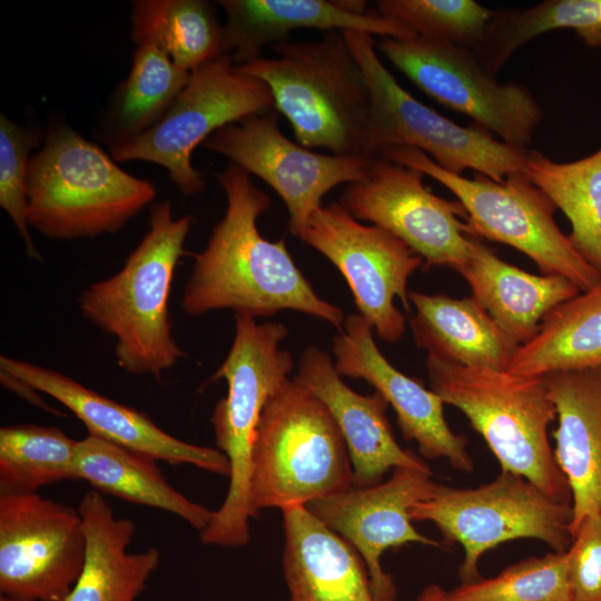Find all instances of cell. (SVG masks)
Instances as JSON below:
<instances>
[{
  "instance_id": "cell-1",
  "label": "cell",
  "mask_w": 601,
  "mask_h": 601,
  "mask_svg": "<svg viewBox=\"0 0 601 601\" xmlns=\"http://www.w3.org/2000/svg\"><path fill=\"white\" fill-rule=\"evenodd\" d=\"M215 177L226 195L225 215L206 247L194 255L181 309L190 316L230 309L254 318L296 311L341 332L343 311L315 293L285 239L272 242L259 233L257 219L269 208V196L236 164L229 162Z\"/></svg>"
},
{
  "instance_id": "cell-2",
  "label": "cell",
  "mask_w": 601,
  "mask_h": 601,
  "mask_svg": "<svg viewBox=\"0 0 601 601\" xmlns=\"http://www.w3.org/2000/svg\"><path fill=\"white\" fill-rule=\"evenodd\" d=\"M191 224L189 215L174 217L169 200L157 203L148 231L122 267L78 296L82 317L115 337L117 364L129 374L160 380L185 356L173 335L168 302Z\"/></svg>"
},
{
  "instance_id": "cell-3",
  "label": "cell",
  "mask_w": 601,
  "mask_h": 601,
  "mask_svg": "<svg viewBox=\"0 0 601 601\" xmlns=\"http://www.w3.org/2000/svg\"><path fill=\"white\" fill-rule=\"evenodd\" d=\"M270 49L275 58L260 57L235 68L267 85L275 110L288 120L296 141L339 156H371V95L343 32L326 31L321 40H288Z\"/></svg>"
},
{
  "instance_id": "cell-4",
  "label": "cell",
  "mask_w": 601,
  "mask_h": 601,
  "mask_svg": "<svg viewBox=\"0 0 601 601\" xmlns=\"http://www.w3.org/2000/svg\"><path fill=\"white\" fill-rule=\"evenodd\" d=\"M157 195L111 155L55 121L28 170V224L51 239L95 238L121 229Z\"/></svg>"
},
{
  "instance_id": "cell-5",
  "label": "cell",
  "mask_w": 601,
  "mask_h": 601,
  "mask_svg": "<svg viewBox=\"0 0 601 601\" xmlns=\"http://www.w3.org/2000/svg\"><path fill=\"white\" fill-rule=\"evenodd\" d=\"M426 368L431 390L466 416L501 471L519 474L551 499L572 504L549 441L556 411L544 376L469 367L432 355Z\"/></svg>"
},
{
  "instance_id": "cell-6",
  "label": "cell",
  "mask_w": 601,
  "mask_h": 601,
  "mask_svg": "<svg viewBox=\"0 0 601 601\" xmlns=\"http://www.w3.org/2000/svg\"><path fill=\"white\" fill-rule=\"evenodd\" d=\"M353 485L343 435L325 404L287 378L268 398L255 434L250 516L264 509L307 505Z\"/></svg>"
},
{
  "instance_id": "cell-7",
  "label": "cell",
  "mask_w": 601,
  "mask_h": 601,
  "mask_svg": "<svg viewBox=\"0 0 601 601\" xmlns=\"http://www.w3.org/2000/svg\"><path fill=\"white\" fill-rule=\"evenodd\" d=\"M287 334L284 324H259L254 317L235 314L231 347L211 377L228 385L210 422L216 445L230 465L229 486L224 503L200 531L204 544L236 548L249 541L252 449L268 398L289 378L294 366L292 354L280 347Z\"/></svg>"
},
{
  "instance_id": "cell-8",
  "label": "cell",
  "mask_w": 601,
  "mask_h": 601,
  "mask_svg": "<svg viewBox=\"0 0 601 601\" xmlns=\"http://www.w3.org/2000/svg\"><path fill=\"white\" fill-rule=\"evenodd\" d=\"M383 157L414 168L446 187L464 207L471 236L506 244L530 257L544 275H560L585 292L601 282V273L575 250L554 219L555 205L523 171L496 181L450 173L423 151L387 146Z\"/></svg>"
},
{
  "instance_id": "cell-9",
  "label": "cell",
  "mask_w": 601,
  "mask_h": 601,
  "mask_svg": "<svg viewBox=\"0 0 601 601\" xmlns=\"http://www.w3.org/2000/svg\"><path fill=\"white\" fill-rule=\"evenodd\" d=\"M410 518L434 523L444 545H462V583L481 579L482 555L502 543L535 539L564 552L572 541V504L551 499L529 480L508 471L477 487L436 484L427 499L410 509Z\"/></svg>"
},
{
  "instance_id": "cell-10",
  "label": "cell",
  "mask_w": 601,
  "mask_h": 601,
  "mask_svg": "<svg viewBox=\"0 0 601 601\" xmlns=\"http://www.w3.org/2000/svg\"><path fill=\"white\" fill-rule=\"evenodd\" d=\"M361 66L371 95L366 148L371 156L387 146H408L443 169L462 175L472 169L496 181L523 171L528 148H516L479 126H460L415 99L387 70L373 36L342 31Z\"/></svg>"
},
{
  "instance_id": "cell-11",
  "label": "cell",
  "mask_w": 601,
  "mask_h": 601,
  "mask_svg": "<svg viewBox=\"0 0 601 601\" xmlns=\"http://www.w3.org/2000/svg\"><path fill=\"white\" fill-rule=\"evenodd\" d=\"M272 110L274 99L267 85L237 71L231 57L223 53L190 71L187 85L160 121L110 149V155L117 162L159 165L184 195H196L204 190V179L191 162L195 148L227 125Z\"/></svg>"
},
{
  "instance_id": "cell-12",
  "label": "cell",
  "mask_w": 601,
  "mask_h": 601,
  "mask_svg": "<svg viewBox=\"0 0 601 601\" xmlns=\"http://www.w3.org/2000/svg\"><path fill=\"white\" fill-rule=\"evenodd\" d=\"M378 49L428 97L513 147L526 148L542 121V108L530 90L500 82L473 49L418 36L384 37Z\"/></svg>"
},
{
  "instance_id": "cell-13",
  "label": "cell",
  "mask_w": 601,
  "mask_h": 601,
  "mask_svg": "<svg viewBox=\"0 0 601 601\" xmlns=\"http://www.w3.org/2000/svg\"><path fill=\"white\" fill-rule=\"evenodd\" d=\"M302 240L324 255L345 278L358 314L390 343L405 331L398 297L410 311L407 282L423 259L390 231L364 225L339 201L311 216Z\"/></svg>"
},
{
  "instance_id": "cell-14",
  "label": "cell",
  "mask_w": 601,
  "mask_h": 601,
  "mask_svg": "<svg viewBox=\"0 0 601 601\" xmlns=\"http://www.w3.org/2000/svg\"><path fill=\"white\" fill-rule=\"evenodd\" d=\"M80 512L38 493L0 494V592L17 601H66L82 570Z\"/></svg>"
},
{
  "instance_id": "cell-15",
  "label": "cell",
  "mask_w": 601,
  "mask_h": 601,
  "mask_svg": "<svg viewBox=\"0 0 601 601\" xmlns=\"http://www.w3.org/2000/svg\"><path fill=\"white\" fill-rule=\"evenodd\" d=\"M278 112L227 125L203 146L270 186L288 211L289 231L302 239L323 197L342 184L361 180L375 156L319 154L293 141L278 126Z\"/></svg>"
},
{
  "instance_id": "cell-16",
  "label": "cell",
  "mask_w": 601,
  "mask_h": 601,
  "mask_svg": "<svg viewBox=\"0 0 601 601\" xmlns=\"http://www.w3.org/2000/svg\"><path fill=\"white\" fill-rule=\"evenodd\" d=\"M423 176L377 154L365 176L346 186L339 203L356 219L396 236L426 267L447 266L457 272L471 252L467 214L459 200L432 193Z\"/></svg>"
},
{
  "instance_id": "cell-17",
  "label": "cell",
  "mask_w": 601,
  "mask_h": 601,
  "mask_svg": "<svg viewBox=\"0 0 601 601\" xmlns=\"http://www.w3.org/2000/svg\"><path fill=\"white\" fill-rule=\"evenodd\" d=\"M432 476L431 469L397 467L386 481L365 487L352 485L306 505L314 516L359 553L378 601L396 598L394 579L381 564L387 549L408 543L444 546L420 533L410 518V509L435 490L437 483Z\"/></svg>"
},
{
  "instance_id": "cell-18",
  "label": "cell",
  "mask_w": 601,
  "mask_h": 601,
  "mask_svg": "<svg viewBox=\"0 0 601 601\" xmlns=\"http://www.w3.org/2000/svg\"><path fill=\"white\" fill-rule=\"evenodd\" d=\"M372 331L359 314L345 317L343 329L333 338L337 373L371 384L395 411L403 437L414 441L423 456L445 459L453 469L472 472L467 440L450 428L442 398L396 370L378 349Z\"/></svg>"
},
{
  "instance_id": "cell-19",
  "label": "cell",
  "mask_w": 601,
  "mask_h": 601,
  "mask_svg": "<svg viewBox=\"0 0 601 601\" xmlns=\"http://www.w3.org/2000/svg\"><path fill=\"white\" fill-rule=\"evenodd\" d=\"M1 374L33 391L42 392L71 411L90 435L145 453L170 464H189L220 474H230L226 455L219 450L181 441L161 430L145 413L108 398L60 372L32 363L0 356Z\"/></svg>"
},
{
  "instance_id": "cell-20",
  "label": "cell",
  "mask_w": 601,
  "mask_h": 601,
  "mask_svg": "<svg viewBox=\"0 0 601 601\" xmlns=\"http://www.w3.org/2000/svg\"><path fill=\"white\" fill-rule=\"evenodd\" d=\"M295 378L325 404L335 420L348 450L354 486L377 484L397 467L430 469L396 442L386 417L387 401L377 392L362 395L352 390L327 353L307 347Z\"/></svg>"
},
{
  "instance_id": "cell-21",
  "label": "cell",
  "mask_w": 601,
  "mask_h": 601,
  "mask_svg": "<svg viewBox=\"0 0 601 601\" xmlns=\"http://www.w3.org/2000/svg\"><path fill=\"white\" fill-rule=\"evenodd\" d=\"M217 4L226 16L223 52L236 66L260 58L264 47L288 41L299 29L354 30L382 38L415 36L376 9L358 14L338 0H219Z\"/></svg>"
},
{
  "instance_id": "cell-22",
  "label": "cell",
  "mask_w": 601,
  "mask_h": 601,
  "mask_svg": "<svg viewBox=\"0 0 601 601\" xmlns=\"http://www.w3.org/2000/svg\"><path fill=\"white\" fill-rule=\"evenodd\" d=\"M544 378L558 416L553 454L572 493V535L585 516L601 514V367Z\"/></svg>"
},
{
  "instance_id": "cell-23",
  "label": "cell",
  "mask_w": 601,
  "mask_h": 601,
  "mask_svg": "<svg viewBox=\"0 0 601 601\" xmlns=\"http://www.w3.org/2000/svg\"><path fill=\"white\" fill-rule=\"evenodd\" d=\"M283 570L289 601H378L365 562L355 548L329 530L306 505L280 510Z\"/></svg>"
},
{
  "instance_id": "cell-24",
  "label": "cell",
  "mask_w": 601,
  "mask_h": 601,
  "mask_svg": "<svg viewBox=\"0 0 601 601\" xmlns=\"http://www.w3.org/2000/svg\"><path fill=\"white\" fill-rule=\"evenodd\" d=\"M474 297L518 346L529 342L545 316L581 290L560 275H534L502 260L481 238L457 270Z\"/></svg>"
},
{
  "instance_id": "cell-25",
  "label": "cell",
  "mask_w": 601,
  "mask_h": 601,
  "mask_svg": "<svg viewBox=\"0 0 601 601\" xmlns=\"http://www.w3.org/2000/svg\"><path fill=\"white\" fill-rule=\"evenodd\" d=\"M78 510L86 535L82 570L66 601H136L160 563V552L149 548L129 552L136 525L118 518L102 494L88 491Z\"/></svg>"
},
{
  "instance_id": "cell-26",
  "label": "cell",
  "mask_w": 601,
  "mask_h": 601,
  "mask_svg": "<svg viewBox=\"0 0 601 601\" xmlns=\"http://www.w3.org/2000/svg\"><path fill=\"white\" fill-rule=\"evenodd\" d=\"M417 346L427 355L469 367L508 371L519 348L474 297L408 292Z\"/></svg>"
},
{
  "instance_id": "cell-27",
  "label": "cell",
  "mask_w": 601,
  "mask_h": 601,
  "mask_svg": "<svg viewBox=\"0 0 601 601\" xmlns=\"http://www.w3.org/2000/svg\"><path fill=\"white\" fill-rule=\"evenodd\" d=\"M156 462L150 455L95 435L77 441L78 480L87 481L101 494L175 514L203 531L214 511L174 489Z\"/></svg>"
},
{
  "instance_id": "cell-28",
  "label": "cell",
  "mask_w": 601,
  "mask_h": 601,
  "mask_svg": "<svg viewBox=\"0 0 601 601\" xmlns=\"http://www.w3.org/2000/svg\"><path fill=\"white\" fill-rule=\"evenodd\" d=\"M594 367H601V282L553 308L519 346L508 372L541 377Z\"/></svg>"
},
{
  "instance_id": "cell-29",
  "label": "cell",
  "mask_w": 601,
  "mask_h": 601,
  "mask_svg": "<svg viewBox=\"0 0 601 601\" xmlns=\"http://www.w3.org/2000/svg\"><path fill=\"white\" fill-rule=\"evenodd\" d=\"M189 77L156 45H137L130 72L105 107L96 137L112 149L140 136L161 120Z\"/></svg>"
},
{
  "instance_id": "cell-30",
  "label": "cell",
  "mask_w": 601,
  "mask_h": 601,
  "mask_svg": "<svg viewBox=\"0 0 601 601\" xmlns=\"http://www.w3.org/2000/svg\"><path fill=\"white\" fill-rule=\"evenodd\" d=\"M523 174L566 216L571 244L601 273V146L569 162L530 149Z\"/></svg>"
},
{
  "instance_id": "cell-31",
  "label": "cell",
  "mask_w": 601,
  "mask_h": 601,
  "mask_svg": "<svg viewBox=\"0 0 601 601\" xmlns=\"http://www.w3.org/2000/svg\"><path fill=\"white\" fill-rule=\"evenodd\" d=\"M130 36L136 45L154 43L187 71L223 55V24L205 0H136Z\"/></svg>"
},
{
  "instance_id": "cell-32",
  "label": "cell",
  "mask_w": 601,
  "mask_h": 601,
  "mask_svg": "<svg viewBox=\"0 0 601 601\" xmlns=\"http://www.w3.org/2000/svg\"><path fill=\"white\" fill-rule=\"evenodd\" d=\"M556 29H572L587 46L601 48V0H545L525 9L493 11L474 51L497 75L523 45Z\"/></svg>"
},
{
  "instance_id": "cell-33",
  "label": "cell",
  "mask_w": 601,
  "mask_h": 601,
  "mask_svg": "<svg viewBox=\"0 0 601 601\" xmlns=\"http://www.w3.org/2000/svg\"><path fill=\"white\" fill-rule=\"evenodd\" d=\"M77 441L55 426L12 424L0 428V494L37 493L63 480L78 481Z\"/></svg>"
},
{
  "instance_id": "cell-34",
  "label": "cell",
  "mask_w": 601,
  "mask_h": 601,
  "mask_svg": "<svg viewBox=\"0 0 601 601\" xmlns=\"http://www.w3.org/2000/svg\"><path fill=\"white\" fill-rule=\"evenodd\" d=\"M446 601H572L566 551L521 560L493 578L462 583Z\"/></svg>"
},
{
  "instance_id": "cell-35",
  "label": "cell",
  "mask_w": 601,
  "mask_h": 601,
  "mask_svg": "<svg viewBox=\"0 0 601 601\" xmlns=\"http://www.w3.org/2000/svg\"><path fill=\"white\" fill-rule=\"evenodd\" d=\"M375 9L415 36L473 50L493 16L474 0H377Z\"/></svg>"
},
{
  "instance_id": "cell-36",
  "label": "cell",
  "mask_w": 601,
  "mask_h": 601,
  "mask_svg": "<svg viewBox=\"0 0 601 601\" xmlns=\"http://www.w3.org/2000/svg\"><path fill=\"white\" fill-rule=\"evenodd\" d=\"M42 138L39 130L0 114V206L17 228L27 255L37 260L42 257L29 233L28 170L30 151Z\"/></svg>"
},
{
  "instance_id": "cell-37",
  "label": "cell",
  "mask_w": 601,
  "mask_h": 601,
  "mask_svg": "<svg viewBox=\"0 0 601 601\" xmlns=\"http://www.w3.org/2000/svg\"><path fill=\"white\" fill-rule=\"evenodd\" d=\"M572 601H601V514L585 516L566 550Z\"/></svg>"
},
{
  "instance_id": "cell-38",
  "label": "cell",
  "mask_w": 601,
  "mask_h": 601,
  "mask_svg": "<svg viewBox=\"0 0 601 601\" xmlns=\"http://www.w3.org/2000/svg\"><path fill=\"white\" fill-rule=\"evenodd\" d=\"M416 601H446V591L437 584H431L422 590Z\"/></svg>"
},
{
  "instance_id": "cell-39",
  "label": "cell",
  "mask_w": 601,
  "mask_h": 601,
  "mask_svg": "<svg viewBox=\"0 0 601 601\" xmlns=\"http://www.w3.org/2000/svg\"><path fill=\"white\" fill-rule=\"evenodd\" d=\"M0 601H17V600L11 599V598H9V597H6V595H2V594H1V595H0Z\"/></svg>"
}]
</instances>
